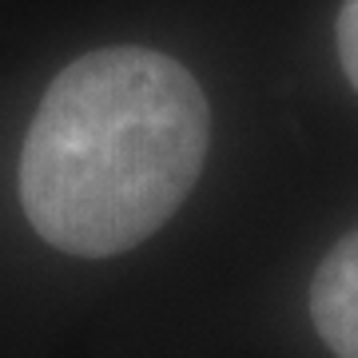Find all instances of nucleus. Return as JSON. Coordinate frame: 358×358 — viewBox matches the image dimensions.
Returning <instances> with one entry per match:
<instances>
[{
    "instance_id": "nucleus-1",
    "label": "nucleus",
    "mask_w": 358,
    "mask_h": 358,
    "mask_svg": "<svg viewBox=\"0 0 358 358\" xmlns=\"http://www.w3.org/2000/svg\"><path fill=\"white\" fill-rule=\"evenodd\" d=\"M211 112L152 48L88 52L52 80L20 152V203L68 255H124L176 215L203 171Z\"/></svg>"
},
{
    "instance_id": "nucleus-3",
    "label": "nucleus",
    "mask_w": 358,
    "mask_h": 358,
    "mask_svg": "<svg viewBox=\"0 0 358 358\" xmlns=\"http://www.w3.org/2000/svg\"><path fill=\"white\" fill-rule=\"evenodd\" d=\"M338 60H343L350 84L358 88V0H346L338 13Z\"/></svg>"
},
{
    "instance_id": "nucleus-2",
    "label": "nucleus",
    "mask_w": 358,
    "mask_h": 358,
    "mask_svg": "<svg viewBox=\"0 0 358 358\" xmlns=\"http://www.w3.org/2000/svg\"><path fill=\"white\" fill-rule=\"evenodd\" d=\"M310 319L334 358H358V231L338 239L315 271Z\"/></svg>"
}]
</instances>
